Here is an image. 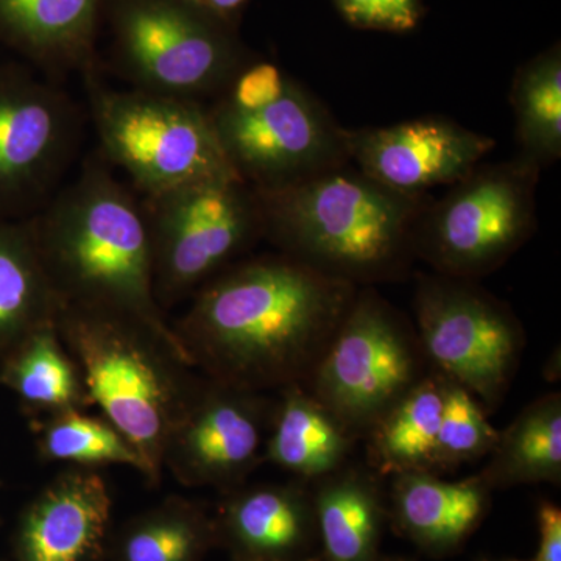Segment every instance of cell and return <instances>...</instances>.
I'll return each mask as SVG.
<instances>
[{"label": "cell", "instance_id": "6da1fadb", "mask_svg": "<svg viewBox=\"0 0 561 561\" xmlns=\"http://www.w3.org/2000/svg\"><path fill=\"white\" fill-rule=\"evenodd\" d=\"M357 290L287 254H265L203 284L172 328L210 381L279 391L309 381Z\"/></svg>", "mask_w": 561, "mask_h": 561}, {"label": "cell", "instance_id": "7a4b0ae2", "mask_svg": "<svg viewBox=\"0 0 561 561\" xmlns=\"http://www.w3.org/2000/svg\"><path fill=\"white\" fill-rule=\"evenodd\" d=\"M31 225L60 306L138 321L186 357L154 295L142 201L108 162H84Z\"/></svg>", "mask_w": 561, "mask_h": 561}, {"label": "cell", "instance_id": "3957f363", "mask_svg": "<svg viewBox=\"0 0 561 561\" xmlns=\"http://www.w3.org/2000/svg\"><path fill=\"white\" fill-rule=\"evenodd\" d=\"M254 192L264 238L324 275L367 287L411 268L421 195L389 190L345 164Z\"/></svg>", "mask_w": 561, "mask_h": 561}, {"label": "cell", "instance_id": "277c9868", "mask_svg": "<svg viewBox=\"0 0 561 561\" xmlns=\"http://www.w3.org/2000/svg\"><path fill=\"white\" fill-rule=\"evenodd\" d=\"M57 331L91 404L135 446L158 485L173 424L201 383L186 357L138 321L60 306Z\"/></svg>", "mask_w": 561, "mask_h": 561}, {"label": "cell", "instance_id": "5b68a950", "mask_svg": "<svg viewBox=\"0 0 561 561\" xmlns=\"http://www.w3.org/2000/svg\"><path fill=\"white\" fill-rule=\"evenodd\" d=\"M208 113L225 157L253 190H276L350 160L345 130L272 62L245 66Z\"/></svg>", "mask_w": 561, "mask_h": 561}, {"label": "cell", "instance_id": "8992f818", "mask_svg": "<svg viewBox=\"0 0 561 561\" xmlns=\"http://www.w3.org/2000/svg\"><path fill=\"white\" fill-rule=\"evenodd\" d=\"M103 22L133 90L202 103L251 62L238 27L183 0H103Z\"/></svg>", "mask_w": 561, "mask_h": 561}, {"label": "cell", "instance_id": "52a82bcc", "mask_svg": "<svg viewBox=\"0 0 561 561\" xmlns=\"http://www.w3.org/2000/svg\"><path fill=\"white\" fill-rule=\"evenodd\" d=\"M83 83L101 157L142 197L190 181L238 175L202 103L113 90L103 83L101 68L83 76Z\"/></svg>", "mask_w": 561, "mask_h": 561}, {"label": "cell", "instance_id": "ba28073f", "mask_svg": "<svg viewBox=\"0 0 561 561\" xmlns=\"http://www.w3.org/2000/svg\"><path fill=\"white\" fill-rule=\"evenodd\" d=\"M142 201L162 309L191 297L261 238L256 192L238 175L210 176Z\"/></svg>", "mask_w": 561, "mask_h": 561}, {"label": "cell", "instance_id": "9c48e42d", "mask_svg": "<svg viewBox=\"0 0 561 561\" xmlns=\"http://www.w3.org/2000/svg\"><path fill=\"white\" fill-rule=\"evenodd\" d=\"M430 370L411 323L367 286L357 290L305 387L357 440Z\"/></svg>", "mask_w": 561, "mask_h": 561}, {"label": "cell", "instance_id": "30bf717a", "mask_svg": "<svg viewBox=\"0 0 561 561\" xmlns=\"http://www.w3.org/2000/svg\"><path fill=\"white\" fill-rule=\"evenodd\" d=\"M540 165L526 158L478 168L430 208L413 234L415 257L438 275L478 279L513 256L535 227Z\"/></svg>", "mask_w": 561, "mask_h": 561}, {"label": "cell", "instance_id": "8fae6325", "mask_svg": "<svg viewBox=\"0 0 561 561\" xmlns=\"http://www.w3.org/2000/svg\"><path fill=\"white\" fill-rule=\"evenodd\" d=\"M416 335L431 370L459 383L486 413L507 397L526 348L522 321L474 280L421 276Z\"/></svg>", "mask_w": 561, "mask_h": 561}, {"label": "cell", "instance_id": "7c38bea8", "mask_svg": "<svg viewBox=\"0 0 561 561\" xmlns=\"http://www.w3.org/2000/svg\"><path fill=\"white\" fill-rule=\"evenodd\" d=\"M83 114L55 83L0 68V220H27L61 190L83 138Z\"/></svg>", "mask_w": 561, "mask_h": 561}, {"label": "cell", "instance_id": "4fadbf2b", "mask_svg": "<svg viewBox=\"0 0 561 561\" xmlns=\"http://www.w3.org/2000/svg\"><path fill=\"white\" fill-rule=\"evenodd\" d=\"M273 409L265 393L203 376L169 434L162 470L187 486L238 489L265 461Z\"/></svg>", "mask_w": 561, "mask_h": 561}, {"label": "cell", "instance_id": "5bb4252c", "mask_svg": "<svg viewBox=\"0 0 561 561\" xmlns=\"http://www.w3.org/2000/svg\"><path fill=\"white\" fill-rule=\"evenodd\" d=\"M346 153L357 169L389 190L421 195L454 184L478 168L494 140L442 117L382 128L345 130Z\"/></svg>", "mask_w": 561, "mask_h": 561}, {"label": "cell", "instance_id": "9a60e30c", "mask_svg": "<svg viewBox=\"0 0 561 561\" xmlns=\"http://www.w3.org/2000/svg\"><path fill=\"white\" fill-rule=\"evenodd\" d=\"M214 524L217 545L231 552L232 561L320 560L309 483H243L225 493Z\"/></svg>", "mask_w": 561, "mask_h": 561}, {"label": "cell", "instance_id": "2e32d148", "mask_svg": "<svg viewBox=\"0 0 561 561\" xmlns=\"http://www.w3.org/2000/svg\"><path fill=\"white\" fill-rule=\"evenodd\" d=\"M113 500L94 468L60 472L28 505L18 534L20 561H101Z\"/></svg>", "mask_w": 561, "mask_h": 561}, {"label": "cell", "instance_id": "e0dca14e", "mask_svg": "<svg viewBox=\"0 0 561 561\" xmlns=\"http://www.w3.org/2000/svg\"><path fill=\"white\" fill-rule=\"evenodd\" d=\"M491 494L478 474L449 482L431 471L400 472L387 489L389 526L423 556L448 559L485 522Z\"/></svg>", "mask_w": 561, "mask_h": 561}, {"label": "cell", "instance_id": "ac0fdd59", "mask_svg": "<svg viewBox=\"0 0 561 561\" xmlns=\"http://www.w3.org/2000/svg\"><path fill=\"white\" fill-rule=\"evenodd\" d=\"M103 0H0V44L60 80L99 69Z\"/></svg>", "mask_w": 561, "mask_h": 561}, {"label": "cell", "instance_id": "d6986e66", "mask_svg": "<svg viewBox=\"0 0 561 561\" xmlns=\"http://www.w3.org/2000/svg\"><path fill=\"white\" fill-rule=\"evenodd\" d=\"M370 467L346 463L311 486L320 561H381L387 489Z\"/></svg>", "mask_w": 561, "mask_h": 561}, {"label": "cell", "instance_id": "ffe728a7", "mask_svg": "<svg viewBox=\"0 0 561 561\" xmlns=\"http://www.w3.org/2000/svg\"><path fill=\"white\" fill-rule=\"evenodd\" d=\"M264 460L312 483L350 463L356 438L305 386L279 390Z\"/></svg>", "mask_w": 561, "mask_h": 561}, {"label": "cell", "instance_id": "44dd1931", "mask_svg": "<svg viewBox=\"0 0 561 561\" xmlns=\"http://www.w3.org/2000/svg\"><path fill=\"white\" fill-rule=\"evenodd\" d=\"M60 300L33 238L31 219L0 220V351L57 323Z\"/></svg>", "mask_w": 561, "mask_h": 561}, {"label": "cell", "instance_id": "7402d4cb", "mask_svg": "<svg viewBox=\"0 0 561 561\" xmlns=\"http://www.w3.org/2000/svg\"><path fill=\"white\" fill-rule=\"evenodd\" d=\"M478 478L491 491L551 483L561 485V394L527 404L486 456Z\"/></svg>", "mask_w": 561, "mask_h": 561}, {"label": "cell", "instance_id": "603a6c76", "mask_svg": "<svg viewBox=\"0 0 561 561\" xmlns=\"http://www.w3.org/2000/svg\"><path fill=\"white\" fill-rule=\"evenodd\" d=\"M445 394V376L430 370L368 432V467L381 478L409 471L434 472Z\"/></svg>", "mask_w": 561, "mask_h": 561}, {"label": "cell", "instance_id": "cb8c5ba5", "mask_svg": "<svg viewBox=\"0 0 561 561\" xmlns=\"http://www.w3.org/2000/svg\"><path fill=\"white\" fill-rule=\"evenodd\" d=\"M0 378L43 419L87 411L92 405L79 368L58 335L57 323L41 328L11 350Z\"/></svg>", "mask_w": 561, "mask_h": 561}, {"label": "cell", "instance_id": "d4e9b609", "mask_svg": "<svg viewBox=\"0 0 561 561\" xmlns=\"http://www.w3.org/2000/svg\"><path fill=\"white\" fill-rule=\"evenodd\" d=\"M217 545L214 519L181 497L133 519L116 545V561H203Z\"/></svg>", "mask_w": 561, "mask_h": 561}, {"label": "cell", "instance_id": "484cf974", "mask_svg": "<svg viewBox=\"0 0 561 561\" xmlns=\"http://www.w3.org/2000/svg\"><path fill=\"white\" fill-rule=\"evenodd\" d=\"M516 138L523 158L551 164L561 153V57L559 47L524 65L512 90Z\"/></svg>", "mask_w": 561, "mask_h": 561}, {"label": "cell", "instance_id": "4316f807", "mask_svg": "<svg viewBox=\"0 0 561 561\" xmlns=\"http://www.w3.org/2000/svg\"><path fill=\"white\" fill-rule=\"evenodd\" d=\"M38 448L50 461L94 468L122 465L146 478V465L135 446L113 424L87 411H69L39 421Z\"/></svg>", "mask_w": 561, "mask_h": 561}, {"label": "cell", "instance_id": "83f0119b", "mask_svg": "<svg viewBox=\"0 0 561 561\" xmlns=\"http://www.w3.org/2000/svg\"><path fill=\"white\" fill-rule=\"evenodd\" d=\"M500 431L489 421V413L470 391L446 379L434 472L456 470L467 463L486 459L497 442Z\"/></svg>", "mask_w": 561, "mask_h": 561}, {"label": "cell", "instance_id": "f1b7e54d", "mask_svg": "<svg viewBox=\"0 0 561 561\" xmlns=\"http://www.w3.org/2000/svg\"><path fill=\"white\" fill-rule=\"evenodd\" d=\"M346 22L370 31L408 32L421 18L419 0H334Z\"/></svg>", "mask_w": 561, "mask_h": 561}, {"label": "cell", "instance_id": "f546056e", "mask_svg": "<svg viewBox=\"0 0 561 561\" xmlns=\"http://www.w3.org/2000/svg\"><path fill=\"white\" fill-rule=\"evenodd\" d=\"M538 545L530 559L496 561H561V508L551 501L537 505Z\"/></svg>", "mask_w": 561, "mask_h": 561}, {"label": "cell", "instance_id": "4dcf8cb0", "mask_svg": "<svg viewBox=\"0 0 561 561\" xmlns=\"http://www.w3.org/2000/svg\"><path fill=\"white\" fill-rule=\"evenodd\" d=\"M183 2L238 27L239 18L250 0H183Z\"/></svg>", "mask_w": 561, "mask_h": 561}, {"label": "cell", "instance_id": "1f68e13d", "mask_svg": "<svg viewBox=\"0 0 561 561\" xmlns=\"http://www.w3.org/2000/svg\"><path fill=\"white\" fill-rule=\"evenodd\" d=\"M381 561H413L412 559H405V557H387L383 556Z\"/></svg>", "mask_w": 561, "mask_h": 561}, {"label": "cell", "instance_id": "d6a6232c", "mask_svg": "<svg viewBox=\"0 0 561 561\" xmlns=\"http://www.w3.org/2000/svg\"><path fill=\"white\" fill-rule=\"evenodd\" d=\"M474 561H496V560L489 559V557H485V556H479L478 559H476Z\"/></svg>", "mask_w": 561, "mask_h": 561}, {"label": "cell", "instance_id": "836d02e7", "mask_svg": "<svg viewBox=\"0 0 561 561\" xmlns=\"http://www.w3.org/2000/svg\"><path fill=\"white\" fill-rule=\"evenodd\" d=\"M312 561H320V560H312Z\"/></svg>", "mask_w": 561, "mask_h": 561}]
</instances>
